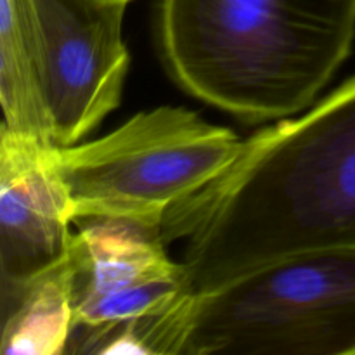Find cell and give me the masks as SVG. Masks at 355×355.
Returning <instances> with one entry per match:
<instances>
[{
	"label": "cell",
	"mask_w": 355,
	"mask_h": 355,
	"mask_svg": "<svg viewBox=\"0 0 355 355\" xmlns=\"http://www.w3.org/2000/svg\"><path fill=\"white\" fill-rule=\"evenodd\" d=\"M52 146L0 130V286L17 290L68 260L73 210Z\"/></svg>",
	"instance_id": "obj_7"
},
{
	"label": "cell",
	"mask_w": 355,
	"mask_h": 355,
	"mask_svg": "<svg viewBox=\"0 0 355 355\" xmlns=\"http://www.w3.org/2000/svg\"><path fill=\"white\" fill-rule=\"evenodd\" d=\"M121 354L355 355V252L260 267L162 318L127 326Z\"/></svg>",
	"instance_id": "obj_3"
},
{
	"label": "cell",
	"mask_w": 355,
	"mask_h": 355,
	"mask_svg": "<svg viewBox=\"0 0 355 355\" xmlns=\"http://www.w3.org/2000/svg\"><path fill=\"white\" fill-rule=\"evenodd\" d=\"M191 297L279 260L355 252V75L245 141L217 180L166 214Z\"/></svg>",
	"instance_id": "obj_1"
},
{
	"label": "cell",
	"mask_w": 355,
	"mask_h": 355,
	"mask_svg": "<svg viewBox=\"0 0 355 355\" xmlns=\"http://www.w3.org/2000/svg\"><path fill=\"white\" fill-rule=\"evenodd\" d=\"M245 148L234 130L194 111L159 106L128 118L111 134L51 148L78 218H134L163 224L172 208L217 180Z\"/></svg>",
	"instance_id": "obj_4"
},
{
	"label": "cell",
	"mask_w": 355,
	"mask_h": 355,
	"mask_svg": "<svg viewBox=\"0 0 355 355\" xmlns=\"http://www.w3.org/2000/svg\"><path fill=\"white\" fill-rule=\"evenodd\" d=\"M114 2H125V3H130V2H134V0H114Z\"/></svg>",
	"instance_id": "obj_10"
},
{
	"label": "cell",
	"mask_w": 355,
	"mask_h": 355,
	"mask_svg": "<svg viewBox=\"0 0 355 355\" xmlns=\"http://www.w3.org/2000/svg\"><path fill=\"white\" fill-rule=\"evenodd\" d=\"M73 225L66 260L71 352L99 354L121 328L170 314L191 298L186 266L166 253L162 224L96 217Z\"/></svg>",
	"instance_id": "obj_5"
},
{
	"label": "cell",
	"mask_w": 355,
	"mask_h": 355,
	"mask_svg": "<svg viewBox=\"0 0 355 355\" xmlns=\"http://www.w3.org/2000/svg\"><path fill=\"white\" fill-rule=\"evenodd\" d=\"M156 40L173 82L243 123L319 99L355 40V0H158Z\"/></svg>",
	"instance_id": "obj_2"
},
{
	"label": "cell",
	"mask_w": 355,
	"mask_h": 355,
	"mask_svg": "<svg viewBox=\"0 0 355 355\" xmlns=\"http://www.w3.org/2000/svg\"><path fill=\"white\" fill-rule=\"evenodd\" d=\"M0 130L54 146L40 83V45L33 0L0 3Z\"/></svg>",
	"instance_id": "obj_8"
},
{
	"label": "cell",
	"mask_w": 355,
	"mask_h": 355,
	"mask_svg": "<svg viewBox=\"0 0 355 355\" xmlns=\"http://www.w3.org/2000/svg\"><path fill=\"white\" fill-rule=\"evenodd\" d=\"M40 83L58 148L78 144L116 110L130 54L123 40L128 3L33 0Z\"/></svg>",
	"instance_id": "obj_6"
},
{
	"label": "cell",
	"mask_w": 355,
	"mask_h": 355,
	"mask_svg": "<svg viewBox=\"0 0 355 355\" xmlns=\"http://www.w3.org/2000/svg\"><path fill=\"white\" fill-rule=\"evenodd\" d=\"M73 335V307L66 262L2 293L3 355L66 354Z\"/></svg>",
	"instance_id": "obj_9"
}]
</instances>
